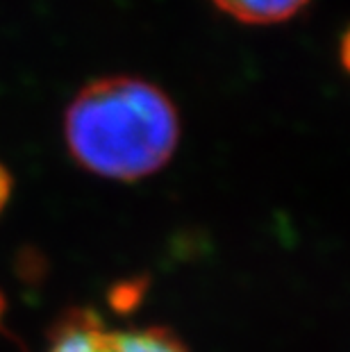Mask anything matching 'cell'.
Here are the masks:
<instances>
[{
	"mask_svg": "<svg viewBox=\"0 0 350 352\" xmlns=\"http://www.w3.org/2000/svg\"><path fill=\"white\" fill-rule=\"evenodd\" d=\"M180 114L171 96L137 76L87 82L64 111L73 162L98 177L135 182L155 175L180 144Z\"/></svg>",
	"mask_w": 350,
	"mask_h": 352,
	"instance_id": "6da1fadb",
	"label": "cell"
},
{
	"mask_svg": "<svg viewBox=\"0 0 350 352\" xmlns=\"http://www.w3.org/2000/svg\"><path fill=\"white\" fill-rule=\"evenodd\" d=\"M46 352H189L166 327H109L94 309H71L53 329Z\"/></svg>",
	"mask_w": 350,
	"mask_h": 352,
	"instance_id": "7a4b0ae2",
	"label": "cell"
},
{
	"mask_svg": "<svg viewBox=\"0 0 350 352\" xmlns=\"http://www.w3.org/2000/svg\"><path fill=\"white\" fill-rule=\"evenodd\" d=\"M212 3L239 23L273 25L294 19L309 5V0H212Z\"/></svg>",
	"mask_w": 350,
	"mask_h": 352,
	"instance_id": "3957f363",
	"label": "cell"
},
{
	"mask_svg": "<svg viewBox=\"0 0 350 352\" xmlns=\"http://www.w3.org/2000/svg\"><path fill=\"white\" fill-rule=\"evenodd\" d=\"M12 186H14L12 173L3 166V164H0V212L5 209L7 200H10V196H12Z\"/></svg>",
	"mask_w": 350,
	"mask_h": 352,
	"instance_id": "277c9868",
	"label": "cell"
},
{
	"mask_svg": "<svg viewBox=\"0 0 350 352\" xmlns=\"http://www.w3.org/2000/svg\"><path fill=\"white\" fill-rule=\"evenodd\" d=\"M341 64H344V69L350 73V28L344 32V36H341Z\"/></svg>",
	"mask_w": 350,
	"mask_h": 352,
	"instance_id": "5b68a950",
	"label": "cell"
},
{
	"mask_svg": "<svg viewBox=\"0 0 350 352\" xmlns=\"http://www.w3.org/2000/svg\"><path fill=\"white\" fill-rule=\"evenodd\" d=\"M3 314H5V298L0 294V320H3Z\"/></svg>",
	"mask_w": 350,
	"mask_h": 352,
	"instance_id": "8992f818",
	"label": "cell"
}]
</instances>
